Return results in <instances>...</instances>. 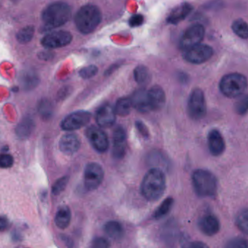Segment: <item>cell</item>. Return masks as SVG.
I'll use <instances>...</instances> for the list:
<instances>
[{
    "mask_svg": "<svg viewBox=\"0 0 248 248\" xmlns=\"http://www.w3.org/2000/svg\"><path fill=\"white\" fill-rule=\"evenodd\" d=\"M91 113L85 110H78L67 116L61 124L64 131H71L80 129L87 125L91 119Z\"/></svg>",
    "mask_w": 248,
    "mask_h": 248,
    "instance_id": "10",
    "label": "cell"
},
{
    "mask_svg": "<svg viewBox=\"0 0 248 248\" xmlns=\"http://www.w3.org/2000/svg\"><path fill=\"white\" fill-rule=\"evenodd\" d=\"M233 31L236 35L240 36L242 39H248V26L247 23L243 19H238L236 20L233 23L232 26Z\"/></svg>",
    "mask_w": 248,
    "mask_h": 248,
    "instance_id": "29",
    "label": "cell"
},
{
    "mask_svg": "<svg viewBox=\"0 0 248 248\" xmlns=\"http://www.w3.org/2000/svg\"><path fill=\"white\" fill-rule=\"evenodd\" d=\"M59 149L66 155H73L80 150L81 142L77 134H66L60 139Z\"/></svg>",
    "mask_w": 248,
    "mask_h": 248,
    "instance_id": "16",
    "label": "cell"
},
{
    "mask_svg": "<svg viewBox=\"0 0 248 248\" xmlns=\"http://www.w3.org/2000/svg\"><path fill=\"white\" fill-rule=\"evenodd\" d=\"M71 213L67 205H63L58 208L55 217V223L58 228L65 230L71 223Z\"/></svg>",
    "mask_w": 248,
    "mask_h": 248,
    "instance_id": "21",
    "label": "cell"
},
{
    "mask_svg": "<svg viewBox=\"0 0 248 248\" xmlns=\"http://www.w3.org/2000/svg\"><path fill=\"white\" fill-rule=\"evenodd\" d=\"M173 205V199L171 198H167L165 200L161 205L158 207L155 212L154 214V217L157 219L158 218H163L165 216L167 215L170 212L172 206Z\"/></svg>",
    "mask_w": 248,
    "mask_h": 248,
    "instance_id": "30",
    "label": "cell"
},
{
    "mask_svg": "<svg viewBox=\"0 0 248 248\" xmlns=\"http://www.w3.org/2000/svg\"><path fill=\"white\" fill-rule=\"evenodd\" d=\"M38 113L44 120H49L53 115V106L48 99H42L38 105Z\"/></svg>",
    "mask_w": 248,
    "mask_h": 248,
    "instance_id": "27",
    "label": "cell"
},
{
    "mask_svg": "<svg viewBox=\"0 0 248 248\" xmlns=\"http://www.w3.org/2000/svg\"><path fill=\"white\" fill-rule=\"evenodd\" d=\"M193 10V7L189 3H183L172 10L167 17V21L171 24H177L184 20Z\"/></svg>",
    "mask_w": 248,
    "mask_h": 248,
    "instance_id": "20",
    "label": "cell"
},
{
    "mask_svg": "<svg viewBox=\"0 0 248 248\" xmlns=\"http://www.w3.org/2000/svg\"><path fill=\"white\" fill-rule=\"evenodd\" d=\"M208 147L211 154L214 156H219L225 150V141L219 131L212 129L208 136Z\"/></svg>",
    "mask_w": 248,
    "mask_h": 248,
    "instance_id": "17",
    "label": "cell"
},
{
    "mask_svg": "<svg viewBox=\"0 0 248 248\" xmlns=\"http://www.w3.org/2000/svg\"><path fill=\"white\" fill-rule=\"evenodd\" d=\"M102 20L100 9L94 4H85L77 11L74 17L76 27L80 33L89 34L96 30Z\"/></svg>",
    "mask_w": 248,
    "mask_h": 248,
    "instance_id": "2",
    "label": "cell"
},
{
    "mask_svg": "<svg viewBox=\"0 0 248 248\" xmlns=\"http://www.w3.org/2000/svg\"><path fill=\"white\" fill-rule=\"evenodd\" d=\"M183 248H209V247L202 242L197 241L186 245Z\"/></svg>",
    "mask_w": 248,
    "mask_h": 248,
    "instance_id": "41",
    "label": "cell"
},
{
    "mask_svg": "<svg viewBox=\"0 0 248 248\" xmlns=\"http://www.w3.org/2000/svg\"><path fill=\"white\" fill-rule=\"evenodd\" d=\"M20 84L25 90H32L37 87L39 78L36 72L33 71H26L20 74Z\"/></svg>",
    "mask_w": 248,
    "mask_h": 248,
    "instance_id": "23",
    "label": "cell"
},
{
    "mask_svg": "<svg viewBox=\"0 0 248 248\" xmlns=\"http://www.w3.org/2000/svg\"><path fill=\"white\" fill-rule=\"evenodd\" d=\"M86 137L93 148L99 153H105L109 148V141L106 133L99 127L91 125L86 130Z\"/></svg>",
    "mask_w": 248,
    "mask_h": 248,
    "instance_id": "11",
    "label": "cell"
},
{
    "mask_svg": "<svg viewBox=\"0 0 248 248\" xmlns=\"http://www.w3.org/2000/svg\"><path fill=\"white\" fill-rule=\"evenodd\" d=\"M248 96H243L238 100V102L235 103V106H234L235 111L240 115L246 114L248 111Z\"/></svg>",
    "mask_w": 248,
    "mask_h": 248,
    "instance_id": "35",
    "label": "cell"
},
{
    "mask_svg": "<svg viewBox=\"0 0 248 248\" xmlns=\"http://www.w3.org/2000/svg\"><path fill=\"white\" fill-rule=\"evenodd\" d=\"M13 92H17V91H18V88H17V87H14V88H13Z\"/></svg>",
    "mask_w": 248,
    "mask_h": 248,
    "instance_id": "44",
    "label": "cell"
},
{
    "mask_svg": "<svg viewBox=\"0 0 248 248\" xmlns=\"http://www.w3.org/2000/svg\"><path fill=\"white\" fill-rule=\"evenodd\" d=\"M72 39V34L70 32L58 31L45 35L41 40V44L46 49H56L69 45Z\"/></svg>",
    "mask_w": 248,
    "mask_h": 248,
    "instance_id": "9",
    "label": "cell"
},
{
    "mask_svg": "<svg viewBox=\"0 0 248 248\" xmlns=\"http://www.w3.org/2000/svg\"><path fill=\"white\" fill-rule=\"evenodd\" d=\"M144 16L141 15H135L131 17L129 20L130 26L132 27H137L141 26L144 23Z\"/></svg>",
    "mask_w": 248,
    "mask_h": 248,
    "instance_id": "39",
    "label": "cell"
},
{
    "mask_svg": "<svg viewBox=\"0 0 248 248\" xmlns=\"http://www.w3.org/2000/svg\"><path fill=\"white\" fill-rule=\"evenodd\" d=\"M135 127L138 129V132L141 134L142 137L144 138H148L149 137V131L148 128L144 122H141V121H137L135 122Z\"/></svg>",
    "mask_w": 248,
    "mask_h": 248,
    "instance_id": "38",
    "label": "cell"
},
{
    "mask_svg": "<svg viewBox=\"0 0 248 248\" xmlns=\"http://www.w3.org/2000/svg\"><path fill=\"white\" fill-rule=\"evenodd\" d=\"M148 96L151 110H159L164 107L166 96L161 87L153 86L148 91Z\"/></svg>",
    "mask_w": 248,
    "mask_h": 248,
    "instance_id": "18",
    "label": "cell"
},
{
    "mask_svg": "<svg viewBox=\"0 0 248 248\" xmlns=\"http://www.w3.org/2000/svg\"><path fill=\"white\" fill-rule=\"evenodd\" d=\"M224 248H248V243L241 237H234L226 243Z\"/></svg>",
    "mask_w": 248,
    "mask_h": 248,
    "instance_id": "34",
    "label": "cell"
},
{
    "mask_svg": "<svg viewBox=\"0 0 248 248\" xmlns=\"http://www.w3.org/2000/svg\"><path fill=\"white\" fill-rule=\"evenodd\" d=\"M91 248H110V243L103 237H96L92 242Z\"/></svg>",
    "mask_w": 248,
    "mask_h": 248,
    "instance_id": "37",
    "label": "cell"
},
{
    "mask_svg": "<svg viewBox=\"0 0 248 248\" xmlns=\"http://www.w3.org/2000/svg\"><path fill=\"white\" fill-rule=\"evenodd\" d=\"M104 231L109 237L115 240H119L124 234L122 224L116 221H108L105 224Z\"/></svg>",
    "mask_w": 248,
    "mask_h": 248,
    "instance_id": "24",
    "label": "cell"
},
{
    "mask_svg": "<svg viewBox=\"0 0 248 248\" xmlns=\"http://www.w3.org/2000/svg\"><path fill=\"white\" fill-rule=\"evenodd\" d=\"M96 123L101 128L112 126L116 121L115 109L109 103L102 105L96 113Z\"/></svg>",
    "mask_w": 248,
    "mask_h": 248,
    "instance_id": "14",
    "label": "cell"
},
{
    "mask_svg": "<svg viewBox=\"0 0 248 248\" xmlns=\"http://www.w3.org/2000/svg\"><path fill=\"white\" fill-rule=\"evenodd\" d=\"M98 71H99L98 67L94 65H91L82 68L79 71V74L84 79H89V78L94 77L98 74Z\"/></svg>",
    "mask_w": 248,
    "mask_h": 248,
    "instance_id": "33",
    "label": "cell"
},
{
    "mask_svg": "<svg viewBox=\"0 0 248 248\" xmlns=\"http://www.w3.org/2000/svg\"><path fill=\"white\" fill-rule=\"evenodd\" d=\"M135 81L141 85H147L151 81V74L149 70L144 65H138L134 70Z\"/></svg>",
    "mask_w": 248,
    "mask_h": 248,
    "instance_id": "25",
    "label": "cell"
},
{
    "mask_svg": "<svg viewBox=\"0 0 248 248\" xmlns=\"http://www.w3.org/2000/svg\"><path fill=\"white\" fill-rule=\"evenodd\" d=\"M188 113L191 119L201 120L206 116L207 105L205 94L200 89H195L189 95Z\"/></svg>",
    "mask_w": 248,
    "mask_h": 248,
    "instance_id": "6",
    "label": "cell"
},
{
    "mask_svg": "<svg viewBox=\"0 0 248 248\" xmlns=\"http://www.w3.org/2000/svg\"><path fill=\"white\" fill-rule=\"evenodd\" d=\"M10 227V220L5 216L0 215V232H4Z\"/></svg>",
    "mask_w": 248,
    "mask_h": 248,
    "instance_id": "40",
    "label": "cell"
},
{
    "mask_svg": "<svg viewBox=\"0 0 248 248\" xmlns=\"http://www.w3.org/2000/svg\"><path fill=\"white\" fill-rule=\"evenodd\" d=\"M237 226L243 232L247 234L248 231V212L247 209L243 210L239 214L237 218Z\"/></svg>",
    "mask_w": 248,
    "mask_h": 248,
    "instance_id": "32",
    "label": "cell"
},
{
    "mask_svg": "<svg viewBox=\"0 0 248 248\" xmlns=\"http://www.w3.org/2000/svg\"><path fill=\"white\" fill-rule=\"evenodd\" d=\"M35 29L33 26H27L22 28L16 34V39L22 45L29 43L33 39Z\"/></svg>",
    "mask_w": 248,
    "mask_h": 248,
    "instance_id": "28",
    "label": "cell"
},
{
    "mask_svg": "<svg viewBox=\"0 0 248 248\" xmlns=\"http://www.w3.org/2000/svg\"><path fill=\"white\" fill-rule=\"evenodd\" d=\"M246 77L238 73H232L224 76L220 81L219 88L221 93L229 98H236L244 94L247 90Z\"/></svg>",
    "mask_w": 248,
    "mask_h": 248,
    "instance_id": "5",
    "label": "cell"
},
{
    "mask_svg": "<svg viewBox=\"0 0 248 248\" xmlns=\"http://www.w3.org/2000/svg\"><path fill=\"white\" fill-rule=\"evenodd\" d=\"M199 227L202 233L208 236H214L220 230V222L214 215H205L199 221Z\"/></svg>",
    "mask_w": 248,
    "mask_h": 248,
    "instance_id": "19",
    "label": "cell"
},
{
    "mask_svg": "<svg viewBox=\"0 0 248 248\" xmlns=\"http://www.w3.org/2000/svg\"><path fill=\"white\" fill-rule=\"evenodd\" d=\"M69 177L68 176H63V177L58 179L52 186V193L54 195H58L64 192V189L68 185Z\"/></svg>",
    "mask_w": 248,
    "mask_h": 248,
    "instance_id": "31",
    "label": "cell"
},
{
    "mask_svg": "<svg viewBox=\"0 0 248 248\" xmlns=\"http://www.w3.org/2000/svg\"><path fill=\"white\" fill-rule=\"evenodd\" d=\"M195 192L202 198L215 196L218 189V181L214 173L205 169H198L192 175Z\"/></svg>",
    "mask_w": 248,
    "mask_h": 248,
    "instance_id": "4",
    "label": "cell"
},
{
    "mask_svg": "<svg viewBox=\"0 0 248 248\" xmlns=\"http://www.w3.org/2000/svg\"><path fill=\"white\" fill-rule=\"evenodd\" d=\"M68 89H62V90L60 91L59 95L58 96H59V97H62V98L64 99V97H65V95H67V94H68Z\"/></svg>",
    "mask_w": 248,
    "mask_h": 248,
    "instance_id": "43",
    "label": "cell"
},
{
    "mask_svg": "<svg viewBox=\"0 0 248 248\" xmlns=\"http://www.w3.org/2000/svg\"><path fill=\"white\" fill-rule=\"evenodd\" d=\"M70 6L64 1H55L44 9L42 20L48 28H58L64 26L71 18Z\"/></svg>",
    "mask_w": 248,
    "mask_h": 248,
    "instance_id": "3",
    "label": "cell"
},
{
    "mask_svg": "<svg viewBox=\"0 0 248 248\" xmlns=\"http://www.w3.org/2000/svg\"><path fill=\"white\" fill-rule=\"evenodd\" d=\"M14 163V159L11 155L3 153L0 155V168L1 169H8L12 167Z\"/></svg>",
    "mask_w": 248,
    "mask_h": 248,
    "instance_id": "36",
    "label": "cell"
},
{
    "mask_svg": "<svg viewBox=\"0 0 248 248\" xmlns=\"http://www.w3.org/2000/svg\"><path fill=\"white\" fill-rule=\"evenodd\" d=\"M132 105H131V100L128 97H121L116 101L115 104V109L116 115H119L120 116H128L131 113Z\"/></svg>",
    "mask_w": 248,
    "mask_h": 248,
    "instance_id": "26",
    "label": "cell"
},
{
    "mask_svg": "<svg viewBox=\"0 0 248 248\" xmlns=\"http://www.w3.org/2000/svg\"><path fill=\"white\" fill-rule=\"evenodd\" d=\"M127 134L125 128L117 126L113 134L112 154L116 159H122L126 153Z\"/></svg>",
    "mask_w": 248,
    "mask_h": 248,
    "instance_id": "13",
    "label": "cell"
},
{
    "mask_svg": "<svg viewBox=\"0 0 248 248\" xmlns=\"http://www.w3.org/2000/svg\"><path fill=\"white\" fill-rule=\"evenodd\" d=\"M132 108L141 113H149L151 111L149 100L148 91L144 89L135 90L130 98Z\"/></svg>",
    "mask_w": 248,
    "mask_h": 248,
    "instance_id": "15",
    "label": "cell"
},
{
    "mask_svg": "<svg viewBox=\"0 0 248 248\" xmlns=\"http://www.w3.org/2000/svg\"><path fill=\"white\" fill-rule=\"evenodd\" d=\"M166 189V177L164 172L160 169L149 170L141 183V190L143 196L149 201L160 199Z\"/></svg>",
    "mask_w": 248,
    "mask_h": 248,
    "instance_id": "1",
    "label": "cell"
},
{
    "mask_svg": "<svg viewBox=\"0 0 248 248\" xmlns=\"http://www.w3.org/2000/svg\"><path fill=\"white\" fill-rule=\"evenodd\" d=\"M205 28L201 24H195L185 31L181 39V47L184 50L201 44L205 36Z\"/></svg>",
    "mask_w": 248,
    "mask_h": 248,
    "instance_id": "12",
    "label": "cell"
},
{
    "mask_svg": "<svg viewBox=\"0 0 248 248\" xmlns=\"http://www.w3.org/2000/svg\"><path fill=\"white\" fill-rule=\"evenodd\" d=\"M38 57H39L40 60L50 61V60L52 59L53 55H52V53H51L50 52H41L40 53H39V55H38Z\"/></svg>",
    "mask_w": 248,
    "mask_h": 248,
    "instance_id": "42",
    "label": "cell"
},
{
    "mask_svg": "<svg viewBox=\"0 0 248 248\" xmlns=\"http://www.w3.org/2000/svg\"><path fill=\"white\" fill-rule=\"evenodd\" d=\"M104 177V170L100 164L90 163L86 166L84 172V184L86 189L90 191L97 189Z\"/></svg>",
    "mask_w": 248,
    "mask_h": 248,
    "instance_id": "8",
    "label": "cell"
},
{
    "mask_svg": "<svg viewBox=\"0 0 248 248\" xmlns=\"http://www.w3.org/2000/svg\"><path fill=\"white\" fill-rule=\"evenodd\" d=\"M35 128V122L32 118L26 117L17 124L16 133L20 139H26L30 137Z\"/></svg>",
    "mask_w": 248,
    "mask_h": 248,
    "instance_id": "22",
    "label": "cell"
},
{
    "mask_svg": "<svg viewBox=\"0 0 248 248\" xmlns=\"http://www.w3.org/2000/svg\"><path fill=\"white\" fill-rule=\"evenodd\" d=\"M214 49L209 45H195L183 50V57L185 61L192 64H202L212 58Z\"/></svg>",
    "mask_w": 248,
    "mask_h": 248,
    "instance_id": "7",
    "label": "cell"
}]
</instances>
